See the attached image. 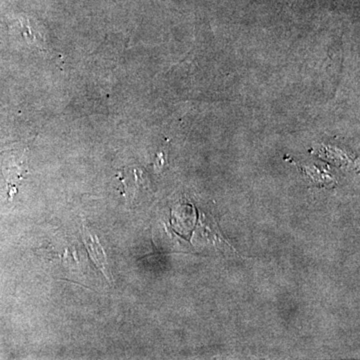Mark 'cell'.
Returning <instances> with one entry per match:
<instances>
[{"label": "cell", "mask_w": 360, "mask_h": 360, "mask_svg": "<svg viewBox=\"0 0 360 360\" xmlns=\"http://www.w3.org/2000/svg\"><path fill=\"white\" fill-rule=\"evenodd\" d=\"M82 239H84V245L87 252H88L89 258L95 263L96 267L102 272L105 278L111 281V274H109L108 263H107L106 254L102 245H100L98 237L88 229L86 225L82 228Z\"/></svg>", "instance_id": "1"}]
</instances>
